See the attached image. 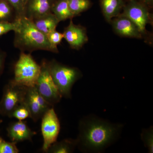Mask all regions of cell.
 I'll return each instance as SVG.
<instances>
[{"instance_id":"1","label":"cell","mask_w":153,"mask_h":153,"mask_svg":"<svg viewBox=\"0 0 153 153\" xmlns=\"http://www.w3.org/2000/svg\"><path fill=\"white\" fill-rule=\"evenodd\" d=\"M123 125L94 115L79 121L77 147L82 152L100 153L117 140Z\"/></svg>"},{"instance_id":"2","label":"cell","mask_w":153,"mask_h":153,"mask_svg":"<svg viewBox=\"0 0 153 153\" xmlns=\"http://www.w3.org/2000/svg\"><path fill=\"white\" fill-rule=\"evenodd\" d=\"M16 18L18 26L14 31V45L16 48L22 52L44 50L55 53L59 52L58 49L53 48L49 43L47 35L38 30L32 20L25 16Z\"/></svg>"},{"instance_id":"3","label":"cell","mask_w":153,"mask_h":153,"mask_svg":"<svg viewBox=\"0 0 153 153\" xmlns=\"http://www.w3.org/2000/svg\"><path fill=\"white\" fill-rule=\"evenodd\" d=\"M50 74L62 97L71 98L72 86L82 77L76 67L64 65L55 60L47 62Z\"/></svg>"},{"instance_id":"4","label":"cell","mask_w":153,"mask_h":153,"mask_svg":"<svg viewBox=\"0 0 153 153\" xmlns=\"http://www.w3.org/2000/svg\"><path fill=\"white\" fill-rule=\"evenodd\" d=\"M14 70V77L12 80L15 83L26 87H32L36 85L41 72V66L30 53L22 52Z\"/></svg>"},{"instance_id":"5","label":"cell","mask_w":153,"mask_h":153,"mask_svg":"<svg viewBox=\"0 0 153 153\" xmlns=\"http://www.w3.org/2000/svg\"><path fill=\"white\" fill-rule=\"evenodd\" d=\"M41 66V72L35 86L42 97L54 107L60 102L62 97L52 79L47 61H43Z\"/></svg>"},{"instance_id":"6","label":"cell","mask_w":153,"mask_h":153,"mask_svg":"<svg viewBox=\"0 0 153 153\" xmlns=\"http://www.w3.org/2000/svg\"><path fill=\"white\" fill-rule=\"evenodd\" d=\"M27 87L15 83L12 79L5 85L0 101V115L9 117L13 110L24 102Z\"/></svg>"},{"instance_id":"7","label":"cell","mask_w":153,"mask_h":153,"mask_svg":"<svg viewBox=\"0 0 153 153\" xmlns=\"http://www.w3.org/2000/svg\"><path fill=\"white\" fill-rule=\"evenodd\" d=\"M121 14L135 24L143 36L146 34L147 25L152 22V14L147 7L137 0H130L127 4H125Z\"/></svg>"},{"instance_id":"8","label":"cell","mask_w":153,"mask_h":153,"mask_svg":"<svg viewBox=\"0 0 153 153\" xmlns=\"http://www.w3.org/2000/svg\"><path fill=\"white\" fill-rule=\"evenodd\" d=\"M41 118V132L44 140L42 151L47 153L51 145L57 141L60 131V121L53 107L48 110Z\"/></svg>"},{"instance_id":"9","label":"cell","mask_w":153,"mask_h":153,"mask_svg":"<svg viewBox=\"0 0 153 153\" xmlns=\"http://www.w3.org/2000/svg\"><path fill=\"white\" fill-rule=\"evenodd\" d=\"M24 102L30 111V118L35 122L41 118L48 110L54 107L42 97L36 86L27 87Z\"/></svg>"},{"instance_id":"10","label":"cell","mask_w":153,"mask_h":153,"mask_svg":"<svg viewBox=\"0 0 153 153\" xmlns=\"http://www.w3.org/2000/svg\"><path fill=\"white\" fill-rule=\"evenodd\" d=\"M116 34L126 38L142 39L143 38L138 28L129 18L122 14L113 19L110 22Z\"/></svg>"},{"instance_id":"11","label":"cell","mask_w":153,"mask_h":153,"mask_svg":"<svg viewBox=\"0 0 153 153\" xmlns=\"http://www.w3.org/2000/svg\"><path fill=\"white\" fill-rule=\"evenodd\" d=\"M72 19L64 29L63 33V38L71 49L79 50L87 43L88 37L85 28L81 25H75Z\"/></svg>"},{"instance_id":"12","label":"cell","mask_w":153,"mask_h":153,"mask_svg":"<svg viewBox=\"0 0 153 153\" xmlns=\"http://www.w3.org/2000/svg\"><path fill=\"white\" fill-rule=\"evenodd\" d=\"M55 1V0H26L24 16L33 21L51 13Z\"/></svg>"},{"instance_id":"13","label":"cell","mask_w":153,"mask_h":153,"mask_svg":"<svg viewBox=\"0 0 153 153\" xmlns=\"http://www.w3.org/2000/svg\"><path fill=\"white\" fill-rule=\"evenodd\" d=\"M7 136L12 142L17 143L26 140L32 141L36 132L33 131L23 120H18L10 124L7 128Z\"/></svg>"},{"instance_id":"14","label":"cell","mask_w":153,"mask_h":153,"mask_svg":"<svg viewBox=\"0 0 153 153\" xmlns=\"http://www.w3.org/2000/svg\"><path fill=\"white\" fill-rule=\"evenodd\" d=\"M124 5V0H100L102 12L108 23L121 13Z\"/></svg>"},{"instance_id":"15","label":"cell","mask_w":153,"mask_h":153,"mask_svg":"<svg viewBox=\"0 0 153 153\" xmlns=\"http://www.w3.org/2000/svg\"><path fill=\"white\" fill-rule=\"evenodd\" d=\"M32 21L36 27L47 36L56 30L60 22L52 12Z\"/></svg>"},{"instance_id":"16","label":"cell","mask_w":153,"mask_h":153,"mask_svg":"<svg viewBox=\"0 0 153 153\" xmlns=\"http://www.w3.org/2000/svg\"><path fill=\"white\" fill-rule=\"evenodd\" d=\"M51 12L60 22L72 19L74 17L69 8L68 0L55 1L52 5Z\"/></svg>"},{"instance_id":"17","label":"cell","mask_w":153,"mask_h":153,"mask_svg":"<svg viewBox=\"0 0 153 153\" xmlns=\"http://www.w3.org/2000/svg\"><path fill=\"white\" fill-rule=\"evenodd\" d=\"M77 145L76 139H66L60 142L57 141L51 145L46 153H72L77 147Z\"/></svg>"},{"instance_id":"18","label":"cell","mask_w":153,"mask_h":153,"mask_svg":"<svg viewBox=\"0 0 153 153\" xmlns=\"http://www.w3.org/2000/svg\"><path fill=\"white\" fill-rule=\"evenodd\" d=\"M68 6L74 16L87 10L91 6L90 0H68Z\"/></svg>"},{"instance_id":"19","label":"cell","mask_w":153,"mask_h":153,"mask_svg":"<svg viewBox=\"0 0 153 153\" xmlns=\"http://www.w3.org/2000/svg\"><path fill=\"white\" fill-rule=\"evenodd\" d=\"M14 13V8L8 2L0 0V22H13Z\"/></svg>"},{"instance_id":"20","label":"cell","mask_w":153,"mask_h":153,"mask_svg":"<svg viewBox=\"0 0 153 153\" xmlns=\"http://www.w3.org/2000/svg\"><path fill=\"white\" fill-rule=\"evenodd\" d=\"M9 117L14 118L18 120H24L28 118H30V111L26 105L23 102L13 110Z\"/></svg>"},{"instance_id":"21","label":"cell","mask_w":153,"mask_h":153,"mask_svg":"<svg viewBox=\"0 0 153 153\" xmlns=\"http://www.w3.org/2000/svg\"><path fill=\"white\" fill-rule=\"evenodd\" d=\"M141 138L144 146L148 149L149 153L153 152V128L151 126L149 128L143 129L141 134Z\"/></svg>"},{"instance_id":"22","label":"cell","mask_w":153,"mask_h":153,"mask_svg":"<svg viewBox=\"0 0 153 153\" xmlns=\"http://www.w3.org/2000/svg\"><path fill=\"white\" fill-rule=\"evenodd\" d=\"M1 121L0 120V123ZM16 143L7 141L0 136V153H18L19 150Z\"/></svg>"},{"instance_id":"23","label":"cell","mask_w":153,"mask_h":153,"mask_svg":"<svg viewBox=\"0 0 153 153\" xmlns=\"http://www.w3.org/2000/svg\"><path fill=\"white\" fill-rule=\"evenodd\" d=\"M18 26V20L16 18L13 22H0V36L11 31H15Z\"/></svg>"},{"instance_id":"24","label":"cell","mask_w":153,"mask_h":153,"mask_svg":"<svg viewBox=\"0 0 153 153\" xmlns=\"http://www.w3.org/2000/svg\"><path fill=\"white\" fill-rule=\"evenodd\" d=\"M47 37L49 43L52 47L55 49H58L57 46L61 43L63 38V33H59L55 30L49 33L47 35Z\"/></svg>"},{"instance_id":"25","label":"cell","mask_w":153,"mask_h":153,"mask_svg":"<svg viewBox=\"0 0 153 153\" xmlns=\"http://www.w3.org/2000/svg\"><path fill=\"white\" fill-rule=\"evenodd\" d=\"M13 6L16 14V18L24 16L25 0H5Z\"/></svg>"},{"instance_id":"26","label":"cell","mask_w":153,"mask_h":153,"mask_svg":"<svg viewBox=\"0 0 153 153\" xmlns=\"http://www.w3.org/2000/svg\"><path fill=\"white\" fill-rule=\"evenodd\" d=\"M6 57L7 54L6 52L0 48V76H1L4 72Z\"/></svg>"},{"instance_id":"27","label":"cell","mask_w":153,"mask_h":153,"mask_svg":"<svg viewBox=\"0 0 153 153\" xmlns=\"http://www.w3.org/2000/svg\"><path fill=\"white\" fill-rule=\"evenodd\" d=\"M137 1L147 7L148 8L152 7L153 5V0H138Z\"/></svg>"},{"instance_id":"28","label":"cell","mask_w":153,"mask_h":153,"mask_svg":"<svg viewBox=\"0 0 153 153\" xmlns=\"http://www.w3.org/2000/svg\"><path fill=\"white\" fill-rule=\"evenodd\" d=\"M25 1H26V0H25Z\"/></svg>"}]
</instances>
